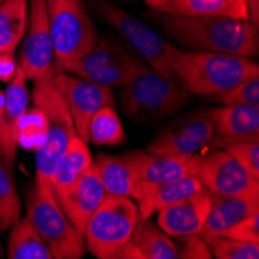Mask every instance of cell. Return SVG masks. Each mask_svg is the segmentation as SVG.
<instances>
[{
    "label": "cell",
    "mask_w": 259,
    "mask_h": 259,
    "mask_svg": "<svg viewBox=\"0 0 259 259\" xmlns=\"http://www.w3.org/2000/svg\"><path fill=\"white\" fill-rule=\"evenodd\" d=\"M145 19L171 42L191 52H218L247 58L257 55V30L248 20L221 16H183L148 10Z\"/></svg>",
    "instance_id": "cell-1"
},
{
    "label": "cell",
    "mask_w": 259,
    "mask_h": 259,
    "mask_svg": "<svg viewBox=\"0 0 259 259\" xmlns=\"http://www.w3.org/2000/svg\"><path fill=\"white\" fill-rule=\"evenodd\" d=\"M172 75L190 95L218 97L248 78L259 76V65L241 55L180 49Z\"/></svg>",
    "instance_id": "cell-2"
},
{
    "label": "cell",
    "mask_w": 259,
    "mask_h": 259,
    "mask_svg": "<svg viewBox=\"0 0 259 259\" xmlns=\"http://www.w3.org/2000/svg\"><path fill=\"white\" fill-rule=\"evenodd\" d=\"M123 112L134 121L148 123L179 113L191 101V95L174 79L145 64L120 87Z\"/></svg>",
    "instance_id": "cell-3"
},
{
    "label": "cell",
    "mask_w": 259,
    "mask_h": 259,
    "mask_svg": "<svg viewBox=\"0 0 259 259\" xmlns=\"http://www.w3.org/2000/svg\"><path fill=\"white\" fill-rule=\"evenodd\" d=\"M92 7L97 16L118 33L151 68L174 79L172 67L180 52L174 42L151 27V23L129 14L110 0H92Z\"/></svg>",
    "instance_id": "cell-4"
},
{
    "label": "cell",
    "mask_w": 259,
    "mask_h": 259,
    "mask_svg": "<svg viewBox=\"0 0 259 259\" xmlns=\"http://www.w3.org/2000/svg\"><path fill=\"white\" fill-rule=\"evenodd\" d=\"M27 218L50 248L55 259H81L84 234L64 214L52 191L34 180L27 196Z\"/></svg>",
    "instance_id": "cell-5"
},
{
    "label": "cell",
    "mask_w": 259,
    "mask_h": 259,
    "mask_svg": "<svg viewBox=\"0 0 259 259\" xmlns=\"http://www.w3.org/2000/svg\"><path fill=\"white\" fill-rule=\"evenodd\" d=\"M146 62L118 37L104 36L81 59L56 64L55 70L75 75L107 87H121Z\"/></svg>",
    "instance_id": "cell-6"
},
{
    "label": "cell",
    "mask_w": 259,
    "mask_h": 259,
    "mask_svg": "<svg viewBox=\"0 0 259 259\" xmlns=\"http://www.w3.org/2000/svg\"><path fill=\"white\" fill-rule=\"evenodd\" d=\"M31 97L34 106L44 110L47 121H49L45 143L36 151L34 180H37L44 188L52 191V180L56 172V168L76 131L72 116H70L65 104L58 95L56 89L53 87L52 79L34 82Z\"/></svg>",
    "instance_id": "cell-7"
},
{
    "label": "cell",
    "mask_w": 259,
    "mask_h": 259,
    "mask_svg": "<svg viewBox=\"0 0 259 259\" xmlns=\"http://www.w3.org/2000/svg\"><path fill=\"white\" fill-rule=\"evenodd\" d=\"M55 65L81 59L100 40L95 22L82 0H47Z\"/></svg>",
    "instance_id": "cell-8"
},
{
    "label": "cell",
    "mask_w": 259,
    "mask_h": 259,
    "mask_svg": "<svg viewBox=\"0 0 259 259\" xmlns=\"http://www.w3.org/2000/svg\"><path fill=\"white\" fill-rule=\"evenodd\" d=\"M138 221V209L131 197L107 196L82 231L85 250L98 259H115L132 239Z\"/></svg>",
    "instance_id": "cell-9"
},
{
    "label": "cell",
    "mask_w": 259,
    "mask_h": 259,
    "mask_svg": "<svg viewBox=\"0 0 259 259\" xmlns=\"http://www.w3.org/2000/svg\"><path fill=\"white\" fill-rule=\"evenodd\" d=\"M52 84L65 104L76 134L89 143V124L92 116L103 106H113L115 95L112 87L55 70Z\"/></svg>",
    "instance_id": "cell-10"
},
{
    "label": "cell",
    "mask_w": 259,
    "mask_h": 259,
    "mask_svg": "<svg viewBox=\"0 0 259 259\" xmlns=\"http://www.w3.org/2000/svg\"><path fill=\"white\" fill-rule=\"evenodd\" d=\"M19 67L27 81L40 82L52 79L55 73V50L49 27L47 0H30V16L25 36L20 42Z\"/></svg>",
    "instance_id": "cell-11"
},
{
    "label": "cell",
    "mask_w": 259,
    "mask_h": 259,
    "mask_svg": "<svg viewBox=\"0 0 259 259\" xmlns=\"http://www.w3.org/2000/svg\"><path fill=\"white\" fill-rule=\"evenodd\" d=\"M214 135L211 109L194 110L164 126L149 143L148 149L160 155H196Z\"/></svg>",
    "instance_id": "cell-12"
},
{
    "label": "cell",
    "mask_w": 259,
    "mask_h": 259,
    "mask_svg": "<svg viewBox=\"0 0 259 259\" xmlns=\"http://www.w3.org/2000/svg\"><path fill=\"white\" fill-rule=\"evenodd\" d=\"M196 177L213 196L259 193V179L253 177L236 157L225 149L213 148V151L199 155Z\"/></svg>",
    "instance_id": "cell-13"
},
{
    "label": "cell",
    "mask_w": 259,
    "mask_h": 259,
    "mask_svg": "<svg viewBox=\"0 0 259 259\" xmlns=\"http://www.w3.org/2000/svg\"><path fill=\"white\" fill-rule=\"evenodd\" d=\"M214 196L206 190H200L186 196L157 213V225L171 238H186L199 234L208 218Z\"/></svg>",
    "instance_id": "cell-14"
},
{
    "label": "cell",
    "mask_w": 259,
    "mask_h": 259,
    "mask_svg": "<svg viewBox=\"0 0 259 259\" xmlns=\"http://www.w3.org/2000/svg\"><path fill=\"white\" fill-rule=\"evenodd\" d=\"M134 166L138 182H177L197 174L199 154L196 155H160L149 151H131L124 154Z\"/></svg>",
    "instance_id": "cell-15"
},
{
    "label": "cell",
    "mask_w": 259,
    "mask_h": 259,
    "mask_svg": "<svg viewBox=\"0 0 259 259\" xmlns=\"http://www.w3.org/2000/svg\"><path fill=\"white\" fill-rule=\"evenodd\" d=\"M5 93V107L0 118V158L10 169H13L17 155L16 129L20 116L30 107V90L27 87V76L17 65L14 78L8 82Z\"/></svg>",
    "instance_id": "cell-16"
},
{
    "label": "cell",
    "mask_w": 259,
    "mask_h": 259,
    "mask_svg": "<svg viewBox=\"0 0 259 259\" xmlns=\"http://www.w3.org/2000/svg\"><path fill=\"white\" fill-rule=\"evenodd\" d=\"M200 190H205V188L196 176L164 183L137 182L131 199L137 205L140 219L146 221L157 214L164 206H168L186 196H191Z\"/></svg>",
    "instance_id": "cell-17"
},
{
    "label": "cell",
    "mask_w": 259,
    "mask_h": 259,
    "mask_svg": "<svg viewBox=\"0 0 259 259\" xmlns=\"http://www.w3.org/2000/svg\"><path fill=\"white\" fill-rule=\"evenodd\" d=\"M106 197L107 194L103 188V183L92 164V168L67 193L59 196L56 202L70 222L82 233L89 219Z\"/></svg>",
    "instance_id": "cell-18"
},
{
    "label": "cell",
    "mask_w": 259,
    "mask_h": 259,
    "mask_svg": "<svg viewBox=\"0 0 259 259\" xmlns=\"http://www.w3.org/2000/svg\"><path fill=\"white\" fill-rule=\"evenodd\" d=\"M259 213V193L239 196H214L200 236L209 242L225 234L247 216Z\"/></svg>",
    "instance_id": "cell-19"
},
{
    "label": "cell",
    "mask_w": 259,
    "mask_h": 259,
    "mask_svg": "<svg viewBox=\"0 0 259 259\" xmlns=\"http://www.w3.org/2000/svg\"><path fill=\"white\" fill-rule=\"evenodd\" d=\"M93 164L89 143L75 134L58 164L52 180V191L55 199L67 193Z\"/></svg>",
    "instance_id": "cell-20"
},
{
    "label": "cell",
    "mask_w": 259,
    "mask_h": 259,
    "mask_svg": "<svg viewBox=\"0 0 259 259\" xmlns=\"http://www.w3.org/2000/svg\"><path fill=\"white\" fill-rule=\"evenodd\" d=\"M103 188L110 197H132L134 188L138 182L137 172L124 155L100 154L93 161Z\"/></svg>",
    "instance_id": "cell-21"
},
{
    "label": "cell",
    "mask_w": 259,
    "mask_h": 259,
    "mask_svg": "<svg viewBox=\"0 0 259 259\" xmlns=\"http://www.w3.org/2000/svg\"><path fill=\"white\" fill-rule=\"evenodd\" d=\"M214 135L219 137H259V106L222 104L211 109Z\"/></svg>",
    "instance_id": "cell-22"
},
{
    "label": "cell",
    "mask_w": 259,
    "mask_h": 259,
    "mask_svg": "<svg viewBox=\"0 0 259 259\" xmlns=\"http://www.w3.org/2000/svg\"><path fill=\"white\" fill-rule=\"evenodd\" d=\"M30 16V0L0 2V53H16L25 36Z\"/></svg>",
    "instance_id": "cell-23"
},
{
    "label": "cell",
    "mask_w": 259,
    "mask_h": 259,
    "mask_svg": "<svg viewBox=\"0 0 259 259\" xmlns=\"http://www.w3.org/2000/svg\"><path fill=\"white\" fill-rule=\"evenodd\" d=\"M5 256L10 259H55L27 216L19 218L10 227Z\"/></svg>",
    "instance_id": "cell-24"
},
{
    "label": "cell",
    "mask_w": 259,
    "mask_h": 259,
    "mask_svg": "<svg viewBox=\"0 0 259 259\" xmlns=\"http://www.w3.org/2000/svg\"><path fill=\"white\" fill-rule=\"evenodd\" d=\"M160 11L183 16H221L248 20L247 0H168Z\"/></svg>",
    "instance_id": "cell-25"
},
{
    "label": "cell",
    "mask_w": 259,
    "mask_h": 259,
    "mask_svg": "<svg viewBox=\"0 0 259 259\" xmlns=\"http://www.w3.org/2000/svg\"><path fill=\"white\" fill-rule=\"evenodd\" d=\"M132 242L141 253L143 259H177L179 245L158 225L149 219L138 221Z\"/></svg>",
    "instance_id": "cell-26"
},
{
    "label": "cell",
    "mask_w": 259,
    "mask_h": 259,
    "mask_svg": "<svg viewBox=\"0 0 259 259\" xmlns=\"http://www.w3.org/2000/svg\"><path fill=\"white\" fill-rule=\"evenodd\" d=\"M89 141L95 146H121L127 141L123 123L113 106H103L92 116Z\"/></svg>",
    "instance_id": "cell-27"
},
{
    "label": "cell",
    "mask_w": 259,
    "mask_h": 259,
    "mask_svg": "<svg viewBox=\"0 0 259 259\" xmlns=\"http://www.w3.org/2000/svg\"><path fill=\"white\" fill-rule=\"evenodd\" d=\"M208 145L228 151L253 177L259 179V137L213 135Z\"/></svg>",
    "instance_id": "cell-28"
},
{
    "label": "cell",
    "mask_w": 259,
    "mask_h": 259,
    "mask_svg": "<svg viewBox=\"0 0 259 259\" xmlns=\"http://www.w3.org/2000/svg\"><path fill=\"white\" fill-rule=\"evenodd\" d=\"M47 129L49 121L42 109L37 106L28 107L17 123L16 129V141L17 148L36 152L47 140Z\"/></svg>",
    "instance_id": "cell-29"
},
{
    "label": "cell",
    "mask_w": 259,
    "mask_h": 259,
    "mask_svg": "<svg viewBox=\"0 0 259 259\" xmlns=\"http://www.w3.org/2000/svg\"><path fill=\"white\" fill-rule=\"evenodd\" d=\"M22 200L17 193L13 169L0 158V231L5 233L20 218Z\"/></svg>",
    "instance_id": "cell-30"
},
{
    "label": "cell",
    "mask_w": 259,
    "mask_h": 259,
    "mask_svg": "<svg viewBox=\"0 0 259 259\" xmlns=\"http://www.w3.org/2000/svg\"><path fill=\"white\" fill-rule=\"evenodd\" d=\"M208 244L214 259H257L259 257V244L244 242L227 236L214 238Z\"/></svg>",
    "instance_id": "cell-31"
},
{
    "label": "cell",
    "mask_w": 259,
    "mask_h": 259,
    "mask_svg": "<svg viewBox=\"0 0 259 259\" xmlns=\"http://www.w3.org/2000/svg\"><path fill=\"white\" fill-rule=\"evenodd\" d=\"M221 104H253L259 106V76L248 78L216 97Z\"/></svg>",
    "instance_id": "cell-32"
},
{
    "label": "cell",
    "mask_w": 259,
    "mask_h": 259,
    "mask_svg": "<svg viewBox=\"0 0 259 259\" xmlns=\"http://www.w3.org/2000/svg\"><path fill=\"white\" fill-rule=\"evenodd\" d=\"M183 242L179 245L177 259H211L209 244L200 236V234H191V236L182 238Z\"/></svg>",
    "instance_id": "cell-33"
},
{
    "label": "cell",
    "mask_w": 259,
    "mask_h": 259,
    "mask_svg": "<svg viewBox=\"0 0 259 259\" xmlns=\"http://www.w3.org/2000/svg\"><path fill=\"white\" fill-rule=\"evenodd\" d=\"M225 236L244 242L259 244V213L247 216L242 221H239Z\"/></svg>",
    "instance_id": "cell-34"
},
{
    "label": "cell",
    "mask_w": 259,
    "mask_h": 259,
    "mask_svg": "<svg viewBox=\"0 0 259 259\" xmlns=\"http://www.w3.org/2000/svg\"><path fill=\"white\" fill-rule=\"evenodd\" d=\"M17 65L14 53H0V82H10L17 72Z\"/></svg>",
    "instance_id": "cell-35"
},
{
    "label": "cell",
    "mask_w": 259,
    "mask_h": 259,
    "mask_svg": "<svg viewBox=\"0 0 259 259\" xmlns=\"http://www.w3.org/2000/svg\"><path fill=\"white\" fill-rule=\"evenodd\" d=\"M143 2L151 8V10H163L166 7L168 0H143Z\"/></svg>",
    "instance_id": "cell-36"
},
{
    "label": "cell",
    "mask_w": 259,
    "mask_h": 259,
    "mask_svg": "<svg viewBox=\"0 0 259 259\" xmlns=\"http://www.w3.org/2000/svg\"><path fill=\"white\" fill-rule=\"evenodd\" d=\"M4 107H5V93H4L2 90H0V118H2Z\"/></svg>",
    "instance_id": "cell-37"
},
{
    "label": "cell",
    "mask_w": 259,
    "mask_h": 259,
    "mask_svg": "<svg viewBox=\"0 0 259 259\" xmlns=\"http://www.w3.org/2000/svg\"><path fill=\"white\" fill-rule=\"evenodd\" d=\"M0 257H5V248H4L2 239H0Z\"/></svg>",
    "instance_id": "cell-38"
},
{
    "label": "cell",
    "mask_w": 259,
    "mask_h": 259,
    "mask_svg": "<svg viewBox=\"0 0 259 259\" xmlns=\"http://www.w3.org/2000/svg\"><path fill=\"white\" fill-rule=\"evenodd\" d=\"M120 2H131V0H120Z\"/></svg>",
    "instance_id": "cell-39"
},
{
    "label": "cell",
    "mask_w": 259,
    "mask_h": 259,
    "mask_svg": "<svg viewBox=\"0 0 259 259\" xmlns=\"http://www.w3.org/2000/svg\"><path fill=\"white\" fill-rule=\"evenodd\" d=\"M0 2H2V0H0Z\"/></svg>",
    "instance_id": "cell-40"
}]
</instances>
